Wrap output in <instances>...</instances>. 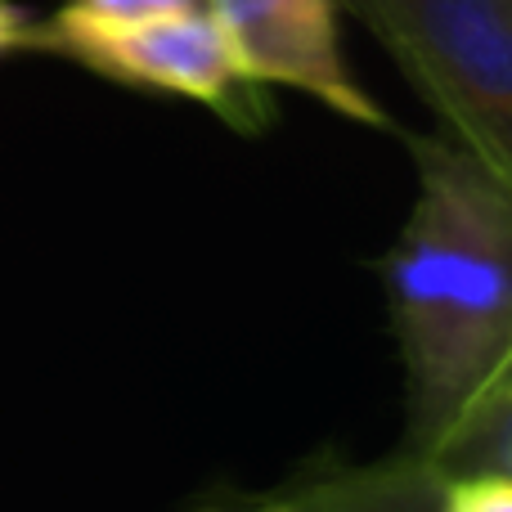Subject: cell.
I'll return each instance as SVG.
<instances>
[{
  "label": "cell",
  "instance_id": "3957f363",
  "mask_svg": "<svg viewBox=\"0 0 512 512\" xmlns=\"http://www.w3.org/2000/svg\"><path fill=\"white\" fill-rule=\"evenodd\" d=\"M27 50H50L108 81H122V86L203 104L239 135H261L274 122L270 90L256 86L239 68L221 27L212 23L203 5L122 18V23L59 9L50 23L32 27Z\"/></svg>",
  "mask_w": 512,
  "mask_h": 512
},
{
  "label": "cell",
  "instance_id": "7a4b0ae2",
  "mask_svg": "<svg viewBox=\"0 0 512 512\" xmlns=\"http://www.w3.org/2000/svg\"><path fill=\"white\" fill-rule=\"evenodd\" d=\"M445 135L512 185V0H342Z\"/></svg>",
  "mask_w": 512,
  "mask_h": 512
},
{
  "label": "cell",
  "instance_id": "6da1fadb",
  "mask_svg": "<svg viewBox=\"0 0 512 512\" xmlns=\"http://www.w3.org/2000/svg\"><path fill=\"white\" fill-rule=\"evenodd\" d=\"M414 203L382 256L418 459L512 360V185L450 135H409Z\"/></svg>",
  "mask_w": 512,
  "mask_h": 512
},
{
  "label": "cell",
  "instance_id": "52a82bcc",
  "mask_svg": "<svg viewBox=\"0 0 512 512\" xmlns=\"http://www.w3.org/2000/svg\"><path fill=\"white\" fill-rule=\"evenodd\" d=\"M203 0H68V14L81 18H108V23H122V18H149V14H171V9H198Z\"/></svg>",
  "mask_w": 512,
  "mask_h": 512
},
{
  "label": "cell",
  "instance_id": "8992f818",
  "mask_svg": "<svg viewBox=\"0 0 512 512\" xmlns=\"http://www.w3.org/2000/svg\"><path fill=\"white\" fill-rule=\"evenodd\" d=\"M432 512H512V481L504 477L445 481Z\"/></svg>",
  "mask_w": 512,
  "mask_h": 512
},
{
  "label": "cell",
  "instance_id": "5b68a950",
  "mask_svg": "<svg viewBox=\"0 0 512 512\" xmlns=\"http://www.w3.org/2000/svg\"><path fill=\"white\" fill-rule=\"evenodd\" d=\"M405 463H414L436 486L463 481V477L512 481V360L468 400V409L418 459H405Z\"/></svg>",
  "mask_w": 512,
  "mask_h": 512
},
{
  "label": "cell",
  "instance_id": "ba28073f",
  "mask_svg": "<svg viewBox=\"0 0 512 512\" xmlns=\"http://www.w3.org/2000/svg\"><path fill=\"white\" fill-rule=\"evenodd\" d=\"M27 41H32V23L23 18V9H14L9 0H0V54L27 50Z\"/></svg>",
  "mask_w": 512,
  "mask_h": 512
},
{
  "label": "cell",
  "instance_id": "277c9868",
  "mask_svg": "<svg viewBox=\"0 0 512 512\" xmlns=\"http://www.w3.org/2000/svg\"><path fill=\"white\" fill-rule=\"evenodd\" d=\"M342 0H203L230 54L256 86L301 90L355 126L396 131L387 108L351 77L337 32Z\"/></svg>",
  "mask_w": 512,
  "mask_h": 512
},
{
  "label": "cell",
  "instance_id": "9c48e42d",
  "mask_svg": "<svg viewBox=\"0 0 512 512\" xmlns=\"http://www.w3.org/2000/svg\"><path fill=\"white\" fill-rule=\"evenodd\" d=\"M256 512H301V508L283 504V499H279V495H274V499H265V504H261V508H256Z\"/></svg>",
  "mask_w": 512,
  "mask_h": 512
}]
</instances>
